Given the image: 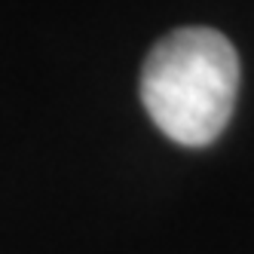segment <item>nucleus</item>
<instances>
[{"label":"nucleus","mask_w":254,"mask_h":254,"mask_svg":"<svg viewBox=\"0 0 254 254\" xmlns=\"http://www.w3.org/2000/svg\"><path fill=\"white\" fill-rule=\"evenodd\" d=\"M239 89V56L221 31L181 28L162 37L141 70V101L162 135L205 147L227 129Z\"/></svg>","instance_id":"f257e3e1"}]
</instances>
